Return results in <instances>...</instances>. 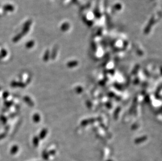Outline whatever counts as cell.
Wrapping results in <instances>:
<instances>
[{
  "label": "cell",
  "mask_w": 162,
  "mask_h": 161,
  "mask_svg": "<svg viewBox=\"0 0 162 161\" xmlns=\"http://www.w3.org/2000/svg\"><path fill=\"white\" fill-rule=\"evenodd\" d=\"M31 24H32V21H31L30 20H28L25 23V24L23 26L22 33H21L23 36H25L29 32Z\"/></svg>",
  "instance_id": "obj_1"
},
{
  "label": "cell",
  "mask_w": 162,
  "mask_h": 161,
  "mask_svg": "<svg viewBox=\"0 0 162 161\" xmlns=\"http://www.w3.org/2000/svg\"><path fill=\"white\" fill-rule=\"evenodd\" d=\"M11 86L14 87H20L24 88L26 86L25 84L22 82H16V81H13L11 82Z\"/></svg>",
  "instance_id": "obj_2"
},
{
  "label": "cell",
  "mask_w": 162,
  "mask_h": 161,
  "mask_svg": "<svg viewBox=\"0 0 162 161\" xmlns=\"http://www.w3.org/2000/svg\"><path fill=\"white\" fill-rule=\"evenodd\" d=\"M97 120L96 118H92L90 119H85L81 122V124L82 126H86L89 123H92Z\"/></svg>",
  "instance_id": "obj_3"
},
{
  "label": "cell",
  "mask_w": 162,
  "mask_h": 161,
  "mask_svg": "<svg viewBox=\"0 0 162 161\" xmlns=\"http://www.w3.org/2000/svg\"><path fill=\"white\" fill-rule=\"evenodd\" d=\"M24 100L25 102V103L28 104L29 106L33 107L34 105V103L33 102V101L30 99V97L28 96H25L24 97Z\"/></svg>",
  "instance_id": "obj_4"
},
{
  "label": "cell",
  "mask_w": 162,
  "mask_h": 161,
  "mask_svg": "<svg viewBox=\"0 0 162 161\" xmlns=\"http://www.w3.org/2000/svg\"><path fill=\"white\" fill-rule=\"evenodd\" d=\"M78 65V62L77 61H71L67 63V66L69 67V68H72V67H76Z\"/></svg>",
  "instance_id": "obj_5"
},
{
  "label": "cell",
  "mask_w": 162,
  "mask_h": 161,
  "mask_svg": "<svg viewBox=\"0 0 162 161\" xmlns=\"http://www.w3.org/2000/svg\"><path fill=\"white\" fill-rule=\"evenodd\" d=\"M3 9L4 11L7 12H13L14 9V6L12 5L11 4H7L4 5L3 7Z\"/></svg>",
  "instance_id": "obj_6"
},
{
  "label": "cell",
  "mask_w": 162,
  "mask_h": 161,
  "mask_svg": "<svg viewBox=\"0 0 162 161\" xmlns=\"http://www.w3.org/2000/svg\"><path fill=\"white\" fill-rule=\"evenodd\" d=\"M47 132H48V130H47V129H43L42 130H41L39 133V139H40L41 140H42L43 139H44L46 136V135L47 134Z\"/></svg>",
  "instance_id": "obj_7"
},
{
  "label": "cell",
  "mask_w": 162,
  "mask_h": 161,
  "mask_svg": "<svg viewBox=\"0 0 162 161\" xmlns=\"http://www.w3.org/2000/svg\"><path fill=\"white\" fill-rule=\"evenodd\" d=\"M148 137L147 136H144L143 137H139L137 139H136L135 140V143H140L141 142H143L145 141H146V139H147Z\"/></svg>",
  "instance_id": "obj_8"
},
{
  "label": "cell",
  "mask_w": 162,
  "mask_h": 161,
  "mask_svg": "<svg viewBox=\"0 0 162 161\" xmlns=\"http://www.w3.org/2000/svg\"><path fill=\"white\" fill-rule=\"evenodd\" d=\"M50 57V51L47 50L45 51V53L43 56V60L45 62H47Z\"/></svg>",
  "instance_id": "obj_9"
},
{
  "label": "cell",
  "mask_w": 162,
  "mask_h": 161,
  "mask_svg": "<svg viewBox=\"0 0 162 161\" xmlns=\"http://www.w3.org/2000/svg\"><path fill=\"white\" fill-rule=\"evenodd\" d=\"M23 37V35L22 34H18L16 36H15L13 39V41L14 43H17L19 40H20Z\"/></svg>",
  "instance_id": "obj_10"
},
{
  "label": "cell",
  "mask_w": 162,
  "mask_h": 161,
  "mask_svg": "<svg viewBox=\"0 0 162 161\" xmlns=\"http://www.w3.org/2000/svg\"><path fill=\"white\" fill-rule=\"evenodd\" d=\"M57 49H58V48H57V47H54V48L53 49V51H52L51 54L50 55L51 58L52 59H55L56 56V54H57Z\"/></svg>",
  "instance_id": "obj_11"
},
{
  "label": "cell",
  "mask_w": 162,
  "mask_h": 161,
  "mask_svg": "<svg viewBox=\"0 0 162 161\" xmlns=\"http://www.w3.org/2000/svg\"><path fill=\"white\" fill-rule=\"evenodd\" d=\"M35 45V43L33 40H30L26 44V47L28 49H30L33 47Z\"/></svg>",
  "instance_id": "obj_12"
},
{
  "label": "cell",
  "mask_w": 162,
  "mask_h": 161,
  "mask_svg": "<svg viewBox=\"0 0 162 161\" xmlns=\"http://www.w3.org/2000/svg\"><path fill=\"white\" fill-rule=\"evenodd\" d=\"M33 121L36 123L38 122L40 120V116L38 115V113H35V115L33 116Z\"/></svg>",
  "instance_id": "obj_13"
},
{
  "label": "cell",
  "mask_w": 162,
  "mask_h": 161,
  "mask_svg": "<svg viewBox=\"0 0 162 161\" xmlns=\"http://www.w3.org/2000/svg\"><path fill=\"white\" fill-rule=\"evenodd\" d=\"M33 142L35 147H37L39 143V138L37 137H35L33 138Z\"/></svg>",
  "instance_id": "obj_14"
},
{
  "label": "cell",
  "mask_w": 162,
  "mask_h": 161,
  "mask_svg": "<svg viewBox=\"0 0 162 161\" xmlns=\"http://www.w3.org/2000/svg\"><path fill=\"white\" fill-rule=\"evenodd\" d=\"M18 150V148L17 145H14V146H13L12 147V148L11 150V153L12 154H14L15 153H16Z\"/></svg>",
  "instance_id": "obj_15"
},
{
  "label": "cell",
  "mask_w": 162,
  "mask_h": 161,
  "mask_svg": "<svg viewBox=\"0 0 162 161\" xmlns=\"http://www.w3.org/2000/svg\"><path fill=\"white\" fill-rule=\"evenodd\" d=\"M139 70V65H136V66L134 67V68L133 70H132V74H133V75H135V74H137V73H138Z\"/></svg>",
  "instance_id": "obj_16"
},
{
  "label": "cell",
  "mask_w": 162,
  "mask_h": 161,
  "mask_svg": "<svg viewBox=\"0 0 162 161\" xmlns=\"http://www.w3.org/2000/svg\"><path fill=\"white\" fill-rule=\"evenodd\" d=\"M120 109H121V108H120V107H118L116 109V111H115V112L114 113V117L115 119H117L118 116V113L120 112Z\"/></svg>",
  "instance_id": "obj_17"
},
{
  "label": "cell",
  "mask_w": 162,
  "mask_h": 161,
  "mask_svg": "<svg viewBox=\"0 0 162 161\" xmlns=\"http://www.w3.org/2000/svg\"><path fill=\"white\" fill-rule=\"evenodd\" d=\"M7 51L5 49H2L1 51V53H0V55H1L2 58H4V57H5L7 55Z\"/></svg>",
  "instance_id": "obj_18"
},
{
  "label": "cell",
  "mask_w": 162,
  "mask_h": 161,
  "mask_svg": "<svg viewBox=\"0 0 162 161\" xmlns=\"http://www.w3.org/2000/svg\"><path fill=\"white\" fill-rule=\"evenodd\" d=\"M43 157L44 159H45L46 160H47L48 158V153L46 152H44L43 153Z\"/></svg>",
  "instance_id": "obj_19"
},
{
  "label": "cell",
  "mask_w": 162,
  "mask_h": 161,
  "mask_svg": "<svg viewBox=\"0 0 162 161\" xmlns=\"http://www.w3.org/2000/svg\"><path fill=\"white\" fill-rule=\"evenodd\" d=\"M0 119H1V120L4 123H5L7 120H6V118L4 117V116H1V117H0Z\"/></svg>",
  "instance_id": "obj_20"
},
{
  "label": "cell",
  "mask_w": 162,
  "mask_h": 161,
  "mask_svg": "<svg viewBox=\"0 0 162 161\" xmlns=\"http://www.w3.org/2000/svg\"><path fill=\"white\" fill-rule=\"evenodd\" d=\"M82 87H80V86H78L76 88V91L78 93H80L81 92H82Z\"/></svg>",
  "instance_id": "obj_21"
},
{
  "label": "cell",
  "mask_w": 162,
  "mask_h": 161,
  "mask_svg": "<svg viewBox=\"0 0 162 161\" xmlns=\"http://www.w3.org/2000/svg\"><path fill=\"white\" fill-rule=\"evenodd\" d=\"M9 95V94H8V92H4L3 93V97L4 98V99H6V98H7V97Z\"/></svg>",
  "instance_id": "obj_22"
},
{
  "label": "cell",
  "mask_w": 162,
  "mask_h": 161,
  "mask_svg": "<svg viewBox=\"0 0 162 161\" xmlns=\"http://www.w3.org/2000/svg\"><path fill=\"white\" fill-rule=\"evenodd\" d=\"M13 104V103L12 102H7L5 103V105L7 106H11Z\"/></svg>",
  "instance_id": "obj_23"
},
{
  "label": "cell",
  "mask_w": 162,
  "mask_h": 161,
  "mask_svg": "<svg viewBox=\"0 0 162 161\" xmlns=\"http://www.w3.org/2000/svg\"><path fill=\"white\" fill-rule=\"evenodd\" d=\"M5 137H6V134H5V133L1 134H0V140H1L2 139L4 138Z\"/></svg>",
  "instance_id": "obj_24"
},
{
  "label": "cell",
  "mask_w": 162,
  "mask_h": 161,
  "mask_svg": "<svg viewBox=\"0 0 162 161\" xmlns=\"http://www.w3.org/2000/svg\"><path fill=\"white\" fill-rule=\"evenodd\" d=\"M55 153V151H54V150L51 151H50V152H49V154H52V155H53V154H54Z\"/></svg>",
  "instance_id": "obj_25"
}]
</instances>
